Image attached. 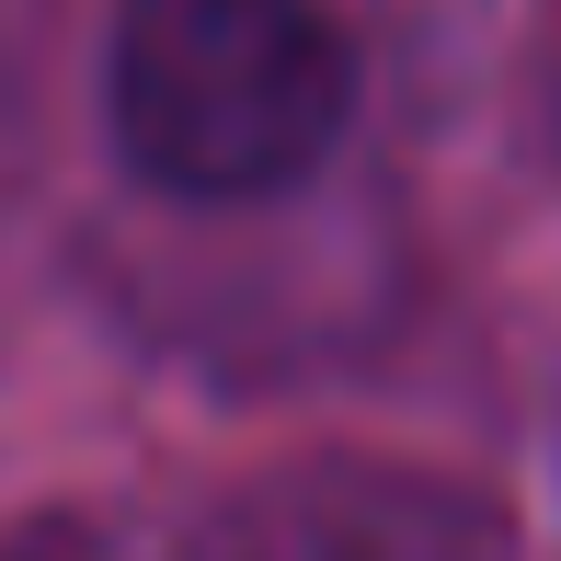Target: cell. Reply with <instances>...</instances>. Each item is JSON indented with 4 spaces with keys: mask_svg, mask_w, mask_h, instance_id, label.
<instances>
[{
    "mask_svg": "<svg viewBox=\"0 0 561 561\" xmlns=\"http://www.w3.org/2000/svg\"><path fill=\"white\" fill-rule=\"evenodd\" d=\"M104 104L149 195L252 207L333 161L355 126V46L321 0H126Z\"/></svg>",
    "mask_w": 561,
    "mask_h": 561,
    "instance_id": "cell-1",
    "label": "cell"
}]
</instances>
